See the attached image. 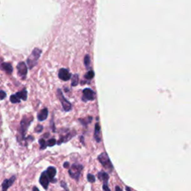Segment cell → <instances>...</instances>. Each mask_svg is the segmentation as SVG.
Wrapping results in <instances>:
<instances>
[{"label": "cell", "mask_w": 191, "mask_h": 191, "mask_svg": "<svg viewBox=\"0 0 191 191\" xmlns=\"http://www.w3.org/2000/svg\"><path fill=\"white\" fill-rule=\"evenodd\" d=\"M41 53L42 51L40 49L34 48V49H33L32 54L27 58V64H28L29 69H32L33 67L37 65L39 58L41 55Z\"/></svg>", "instance_id": "1"}, {"label": "cell", "mask_w": 191, "mask_h": 191, "mask_svg": "<svg viewBox=\"0 0 191 191\" xmlns=\"http://www.w3.org/2000/svg\"><path fill=\"white\" fill-rule=\"evenodd\" d=\"M98 159L101 164H102L105 169H109L110 170H112L113 165L111 162V160L109 158L108 154L106 152L101 153L100 155H99Z\"/></svg>", "instance_id": "2"}, {"label": "cell", "mask_w": 191, "mask_h": 191, "mask_svg": "<svg viewBox=\"0 0 191 191\" xmlns=\"http://www.w3.org/2000/svg\"><path fill=\"white\" fill-rule=\"evenodd\" d=\"M82 169H83L82 165L74 163V164L72 165V167H70L69 169L70 175L72 177V178L75 179V180H79L80 174H81V172Z\"/></svg>", "instance_id": "3"}, {"label": "cell", "mask_w": 191, "mask_h": 191, "mask_svg": "<svg viewBox=\"0 0 191 191\" xmlns=\"http://www.w3.org/2000/svg\"><path fill=\"white\" fill-rule=\"evenodd\" d=\"M57 95H58V97L60 99V102H61L62 107H63L64 110L65 111H71V109H72L71 103H70L69 101H68L67 99L64 96L63 93H62L61 90L60 89H58Z\"/></svg>", "instance_id": "4"}, {"label": "cell", "mask_w": 191, "mask_h": 191, "mask_svg": "<svg viewBox=\"0 0 191 191\" xmlns=\"http://www.w3.org/2000/svg\"><path fill=\"white\" fill-rule=\"evenodd\" d=\"M33 117L32 118H27L26 116L23 117L22 121L20 122V132L22 134L23 139L25 137V134H26L27 129H28V126H30V123L32 122Z\"/></svg>", "instance_id": "5"}, {"label": "cell", "mask_w": 191, "mask_h": 191, "mask_svg": "<svg viewBox=\"0 0 191 191\" xmlns=\"http://www.w3.org/2000/svg\"><path fill=\"white\" fill-rule=\"evenodd\" d=\"M96 98V93L90 88H85L83 90V98L82 100L86 102L87 100L93 101Z\"/></svg>", "instance_id": "6"}, {"label": "cell", "mask_w": 191, "mask_h": 191, "mask_svg": "<svg viewBox=\"0 0 191 191\" xmlns=\"http://www.w3.org/2000/svg\"><path fill=\"white\" fill-rule=\"evenodd\" d=\"M58 77L59 79L62 80V81H68L71 79V74L70 73V72L68 71V70L65 69V68H62L59 70L58 72Z\"/></svg>", "instance_id": "7"}, {"label": "cell", "mask_w": 191, "mask_h": 191, "mask_svg": "<svg viewBox=\"0 0 191 191\" xmlns=\"http://www.w3.org/2000/svg\"><path fill=\"white\" fill-rule=\"evenodd\" d=\"M46 173L47 172L43 173L40 177V180H39L40 184L42 185V187L45 189V190H46V189L48 188L49 183V181H50V179H49V178L47 173Z\"/></svg>", "instance_id": "8"}, {"label": "cell", "mask_w": 191, "mask_h": 191, "mask_svg": "<svg viewBox=\"0 0 191 191\" xmlns=\"http://www.w3.org/2000/svg\"><path fill=\"white\" fill-rule=\"evenodd\" d=\"M17 70H18L19 75L23 78L26 77L27 72H28V68H27L26 64H25L24 62H19V63L17 64Z\"/></svg>", "instance_id": "9"}, {"label": "cell", "mask_w": 191, "mask_h": 191, "mask_svg": "<svg viewBox=\"0 0 191 191\" xmlns=\"http://www.w3.org/2000/svg\"><path fill=\"white\" fill-rule=\"evenodd\" d=\"M15 180H16V176H15V175H13V176L9 179H5V180L3 182V184H2V190H8V189L13 184Z\"/></svg>", "instance_id": "10"}, {"label": "cell", "mask_w": 191, "mask_h": 191, "mask_svg": "<svg viewBox=\"0 0 191 191\" xmlns=\"http://www.w3.org/2000/svg\"><path fill=\"white\" fill-rule=\"evenodd\" d=\"M46 172H47V175H48L49 178V179H50V181H51L52 182H54V181L53 180V179L56 175V172H57V171H56V169L54 168V167H49L47 169V170H46Z\"/></svg>", "instance_id": "11"}, {"label": "cell", "mask_w": 191, "mask_h": 191, "mask_svg": "<svg viewBox=\"0 0 191 191\" xmlns=\"http://www.w3.org/2000/svg\"><path fill=\"white\" fill-rule=\"evenodd\" d=\"M48 113L47 108H44L42 111H40V113L38 114V119L39 121H44L45 120H46L48 116Z\"/></svg>", "instance_id": "12"}, {"label": "cell", "mask_w": 191, "mask_h": 191, "mask_svg": "<svg viewBox=\"0 0 191 191\" xmlns=\"http://www.w3.org/2000/svg\"><path fill=\"white\" fill-rule=\"evenodd\" d=\"M98 177L101 181H102L103 184H108L109 175L107 173H105V171H100L98 173Z\"/></svg>", "instance_id": "13"}, {"label": "cell", "mask_w": 191, "mask_h": 191, "mask_svg": "<svg viewBox=\"0 0 191 191\" xmlns=\"http://www.w3.org/2000/svg\"><path fill=\"white\" fill-rule=\"evenodd\" d=\"M94 137L98 143L101 141L100 139V126H99V123H96L95 126V132H94Z\"/></svg>", "instance_id": "14"}, {"label": "cell", "mask_w": 191, "mask_h": 191, "mask_svg": "<svg viewBox=\"0 0 191 191\" xmlns=\"http://www.w3.org/2000/svg\"><path fill=\"white\" fill-rule=\"evenodd\" d=\"M2 69L7 72L8 73H11L13 71V67L11 64L9 63H3L2 64Z\"/></svg>", "instance_id": "15"}, {"label": "cell", "mask_w": 191, "mask_h": 191, "mask_svg": "<svg viewBox=\"0 0 191 191\" xmlns=\"http://www.w3.org/2000/svg\"><path fill=\"white\" fill-rule=\"evenodd\" d=\"M16 94L17 96H18L20 99H22V100L26 101L27 99V91L26 89H23L22 91L17 93Z\"/></svg>", "instance_id": "16"}, {"label": "cell", "mask_w": 191, "mask_h": 191, "mask_svg": "<svg viewBox=\"0 0 191 191\" xmlns=\"http://www.w3.org/2000/svg\"><path fill=\"white\" fill-rule=\"evenodd\" d=\"M78 83H79V75L78 74H74L73 76H72L71 85L73 87H75L76 85H78Z\"/></svg>", "instance_id": "17"}, {"label": "cell", "mask_w": 191, "mask_h": 191, "mask_svg": "<svg viewBox=\"0 0 191 191\" xmlns=\"http://www.w3.org/2000/svg\"><path fill=\"white\" fill-rule=\"evenodd\" d=\"M10 101L12 103H19L20 102V99L17 96V94H13L11 95L10 97Z\"/></svg>", "instance_id": "18"}, {"label": "cell", "mask_w": 191, "mask_h": 191, "mask_svg": "<svg viewBox=\"0 0 191 191\" xmlns=\"http://www.w3.org/2000/svg\"><path fill=\"white\" fill-rule=\"evenodd\" d=\"M84 62H85V65L87 69H88L90 67V56L88 54L85 55V58H84Z\"/></svg>", "instance_id": "19"}, {"label": "cell", "mask_w": 191, "mask_h": 191, "mask_svg": "<svg viewBox=\"0 0 191 191\" xmlns=\"http://www.w3.org/2000/svg\"><path fill=\"white\" fill-rule=\"evenodd\" d=\"M94 75H95L94 72L92 71V70H90V71L87 72V73L85 74V79H88V80H90V79H92L93 77H94Z\"/></svg>", "instance_id": "20"}, {"label": "cell", "mask_w": 191, "mask_h": 191, "mask_svg": "<svg viewBox=\"0 0 191 191\" xmlns=\"http://www.w3.org/2000/svg\"><path fill=\"white\" fill-rule=\"evenodd\" d=\"M39 143H40V149H46V146H47V143H46V141H45L44 139H40L39 140Z\"/></svg>", "instance_id": "21"}, {"label": "cell", "mask_w": 191, "mask_h": 191, "mask_svg": "<svg viewBox=\"0 0 191 191\" xmlns=\"http://www.w3.org/2000/svg\"><path fill=\"white\" fill-rule=\"evenodd\" d=\"M56 144V140L54 139V138H52V139H49L48 140L47 142V146H49V147H53V146H54Z\"/></svg>", "instance_id": "22"}, {"label": "cell", "mask_w": 191, "mask_h": 191, "mask_svg": "<svg viewBox=\"0 0 191 191\" xmlns=\"http://www.w3.org/2000/svg\"><path fill=\"white\" fill-rule=\"evenodd\" d=\"M87 180H88V182H90V183H93V182H95V181H96V178H95V176L93 175H92V174H87Z\"/></svg>", "instance_id": "23"}, {"label": "cell", "mask_w": 191, "mask_h": 191, "mask_svg": "<svg viewBox=\"0 0 191 191\" xmlns=\"http://www.w3.org/2000/svg\"><path fill=\"white\" fill-rule=\"evenodd\" d=\"M43 126H40V125H38V127L36 128V129H35V132H42V130H43Z\"/></svg>", "instance_id": "24"}, {"label": "cell", "mask_w": 191, "mask_h": 191, "mask_svg": "<svg viewBox=\"0 0 191 191\" xmlns=\"http://www.w3.org/2000/svg\"><path fill=\"white\" fill-rule=\"evenodd\" d=\"M0 93H1V100H3V99L5 98V96H6V93L4 90H1Z\"/></svg>", "instance_id": "25"}, {"label": "cell", "mask_w": 191, "mask_h": 191, "mask_svg": "<svg viewBox=\"0 0 191 191\" xmlns=\"http://www.w3.org/2000/svg\"><path fill=\"white\" fill-rule=\"evenodd\" d=\"M103 190H110V188H108V184H103Z\"/></svg>", "instance_id": "26"}, {"label": "cell", "mask_w": 191, "mask_h": 191, "mask_svg": "<svg viewBox=\"0 0 191 191\" xmlns=\"http://www.w3.org/2000/svg\"><path fill=\"white\" fill-rule=\"evenodd\" d=\"M64 168H69L70 167V163L69 162H65L64 163Z\"/></svg>", "instance_id": "27"}, {"label": "cell", "mask_w": 191, "mask_h": 191, "mask_svg": "<svg viewBox=\"0 0 191 191\" xmlns=\"http://www.w3.org/2000/svg\"><path fill=\"white\" fill-rule=\"evenodd\" d=\"M61 186H62V187H63V188H64V189H67V184H65V183H64V182H61Z\"/></svg>", "instance_id": "28"}, {"label": "cell", "mask_w": 191, "mask_h": 191, "mask_svg": "<svg viewBox=\"0 0 191 191\" xmlns=\"http://www.w3.org/2000/svg\"><path fill=\"white\" fill-rule=\"evenodd\" d=\"M115 190H122V189L120 188H119V187H116V188H115Z\"/></svg>", "instance_id": "29"}, {"label": "cell", "mask_w": 191, "mask_h": 191, "mask_svg": "<svg viewBox=\"0 0 191 191\" xmlns=\"http://www.w3.org/2000/svg\"><path fill=\"white\" fill-rule=\"evenodd\" d=\"M33 190H39V189L38 188H36V187H34V188H33V189H32Z\"/></svg>", "instance_id": "30"}, {"label": "cell", "mask_w": 191, "mask_h": 191, "mask_svg": "<svg viewBox=\"0 0 191 191\" xmlns=\"http://www.w3.org/2000/svg\"><path fill=\"white\" fill-rule=\"evenodd\" d=\"M84 137H81V143H82V144H84Z\"/></svg>", "instance_id": "31"}, {"label": "cell", "mask_w": 191, "mask_h": 191, "mask_svg": "<svg viewBox=\"0 0 191 191\" xmlns=\"http://www.w3.org/2000/svg\"><path fill=\"white\" fill-rule=\"evenodd\" d=\"M126 190H130L131 189H130L129 188H126Z\"/></svg>", "instance_id": "32"}]
</instances>
